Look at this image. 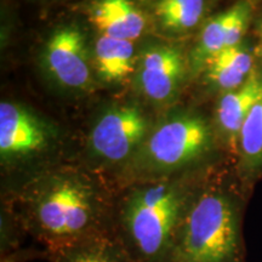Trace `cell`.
<instances>
[{"instance_id": "obj_1", "label": "cell", "mask_w": 262, "mask_h": 262, "mask_svg": "<svg viewBox=\"0 0 262 262\" xmlns=\"http://www.w3.org/2000/svg\"><path fill=\"white\" fill-rule=\"evenodd\" d=\"M26 192L24 229L44 256L64 245L112 229V214L94 181L78 172H52Z\"/></svg>"}, {"instance_id": "obj_2", "label": "cell", "mask_w": 262, "mask_h": 262, "mask_svg": "<svg viewBox=\"0 0 262 262\" xmlns=\"http://www.w3.org/2000/svg\"><path fill=\"white\" fill-rule=\"evenodd\" d=\"M173 176L136 180L112 216L113 233L135 262L170 260L180 226L199 188Z\"/></svg>"}, {"instance_id": "obj_3", "label": "cell", "mask_w": 262, "mask_h": 262, "mask_svg": "<svg viewBox=\"0 0 262 262\" xmlns=\"http://www.w3.org/2000/svg\"><path fill=\"white\" fill-rule=\"evenodd\" d=\"M242 202L219 182L201 186L176 235L169 262H245Z\"/></svg>"}, {"instance_id": "obj_4", "label": "cell", "mask_w": 262, "mask_h": 262, "mask_svg": "<svg viewBox=\"0 0 262 262\" xmlns=\"http://www.w3.org/2000/svg\"><path fill=\"white\" fill-rule=\"evenodd\" d=\"M212 150V135L201 117L179 116L153 131L127 164L134 180L181 175L201 165Z\"/></svg>"}, {"instance_id": "obj_5", "label": "cell", "mask_w": 262, "mask_h": 262, "mask_svg": "<svg viewBox=\"0 0 262 262\" xmlns=\"http://www.w3.org/2000/svg\"><path fill=\"white\" fill-rule=\"evenodd\" d=\"M147 122L136 107H119L107 112L90 135V156L104 166H127L139 152Z\"/></svg>"}, {"instance_id": "obj_6", "label": "cell", "mask_w": 262, "mask_h": 262, "mask_svg": "<svg viewBox=\"0 0 262 262\" xmlns=\"http://www.w3.org/2000/svg\"><path fill=\"white\" fill-rule=\"evenodd\" d=\"M48 135L40 122L18 104H0V156L3 165L17 166L40 155Z\"/></svg>"}, {"instance_id": "obj_7", "label": "cell", "mask_w": 262, "mask_h": 262, "mask_svg": "<svg viewBox=\"0 0 262 262\" xmlns=\"http://www.w3.org/2000/svg\"><path fill=\"white\" fill-rule=\"evenodd\" d=\"M44 61L52 77L63 86L83 90L90 84V67L81 33L74 27L58 29L49 39Z\"/></svg>"}, {"instance_id": "obj_8", "label": "cell", "mask_w": 262, "mask_h": 262, "mask_svg": "<svg viewBox=\"0 0 262 262\" xmlns=\"http://www.w3.org/2000/svg\"><path fill=\"white\" fill-rule=\"evenodd\" d=\"M253 14L251 0H238L227 10L209 19L203 27L198 44L193 51V66L203 68L214 55L242 44Z\"/></svg>"}, {"instance_id": "obj_9", "label": "cell", "mask_w": 262, "mask_h": 262, "mask_svg": "<svg viewBox=\"0 0 262 262\" xmlns=\"http://www.w3.org/2000/svg\"><path fill=\"white\" fill-rule=\"evenodd\" d=\"M185 74V61L178 49L158 45L147 49L137 67V81L149 100L165 102L178 91Z\"/></svg>"}, {"instance_id": "obj_10", "label": "cell", "mask_w": 262, "mask_h": 262, "mask_svg": "<svg viewBox=\"0 0 262 262\" xmlns=\"http://www.w3.org/2000/svg\"><path fill=\"white\" fill-rule=\"evenodd\" d=\"M262 96V72L255 70L243 85L222 94L216 107V123L226 142L235 152L242 126Z\"/></svg>"}, {"instance_id": "obj_11", "label": "cell", "mask_w": 262, "mask_h": 262, "mask_svg": "<svg viewBox=\"0 0 262 262\" xmlns=\"http://www.w3.org/2000/svg\"><path fill=\"white\" fill-rule=\"evenodd\" d=\"M203 70L212 88L222 94L228 93L243 85L256 70L254 52L250 47L242 42L214 55L205 62Z\"/></svg>"}, {"instance_id": "obj_12", "label": "cell", "mask_w": 262, "mask_h": 262, "mask_svg": "<svg viewBox=\"0 0 262 262\" xmlns=\"http://www.w3.org/2000/svg\"><path fill=\"white\" fill-rule=\"evenodd\" d=\"M90 19L101 35L134 41L146 28V18L130 0H98Z\"/></svg>"}, {"instance_id": "obj_13", "label": "cell", "mask_w": 262, "mask_h": 262, "mask_svg": "<svg viewBox=\"0 0 262 262\" xmlns=\"http://www.w3.org/2000/svg\"><path fill=\"white\" fill-rule=\"evenodd\" d=\"M47 258L50 262H135L112 229L58 248Z\"/></svg>"}, {"instance_id": "obj_14", "label": "cell", "mask_w": 262, "mask_h": 262, "mask_svg": "<svg viewBox=\"0 0 262 262\" xmlns=\"http://www.w3.org/2000/svg\"><path fill=\"white\" fill-rule=\"evenodd\" d=\"M237 172L244 185L262 175V96L251 108L239 134L237 148Z\"/></svg>"}, {"instance_id": "obj_15", "label": "cell", "mask_w": 262, "mask_h": 262, "mask_svg": "<svg viewBox=\"0 0 262 262\" xmlns=\"http://www.w3.org/2000/svg\"><path fill=\"white\" fill-rule=\"evenodd\" d=\"M134 41L101 35L95 45L97 73L104 81L119 83L134 71Z\"/></svg>"}, {"instance_id": "obj_16", "label": "cell", "mask_w": 262, "mask_h": 262, "mask_svg": "<svg viewBox=\"0 0 262 262\" xmlns=\"http://www.w3.org/2000/svg\"><path fill=\"white\" fill-rule=\"evenodd\" d=\"M156 16L168 31L183 32L199 24L205 10V0H158Z\"/></svg>"}, {"instance_id": "obj_17", "label": "cell", "mask_w": 262, "mask_h": 262, "mask_svg": "<svg viewBox=\"0 0 262 262\" xmlns=\"http://www.w3.org/2000/svg\"><path fill=\"white\" fill-rule=\"evenodd\" d=\"M258 35H260V56L262 58V19L258 24Z\"/></svg>"}]
</instances>
